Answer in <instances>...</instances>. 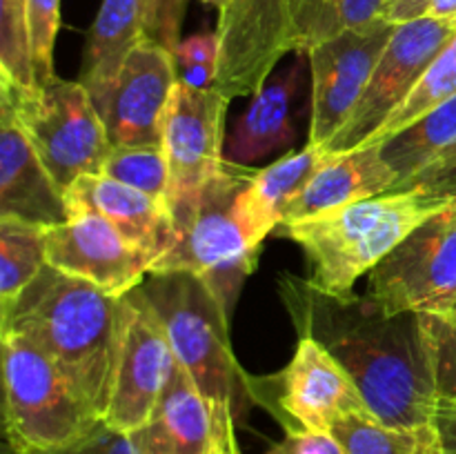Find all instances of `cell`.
Returning <instances> with one entry per match:
<instances>
[{"label":"cell","instance_id":"1","mask_svg":"<svg viewBox=\"0 0 456 454\" xmlns=\"http://www.w3.org/2000/svg\"><path fill=\"white\" fill-rule=\"evenodd\" d=\"M281 298L298 336L325 347L354 378L374 418L387 426L435 421L439 403L419 312L383 310L370 294L332 296L294 274Z\"/></svg>","mask_w":456,"mask_h":454},{"label":"cell","instance_id":"2","mask_svg":"<svg viewBox=\"0 0 456 454\" xmlns=\"http://www.w3.org/2000/svg\"><path fill=\"white\" fill-rule=\"evenodd\" d=\"M123 296L47 263L20 296L0 312V334L38 347L105 418L118 347Z\"/></svg>","mask_w":456,"mask_h":454},{"label":"cell","instance_id":"3","mask_svg":"<svg viewBox=\"0 0 456 454\" xmlns=\"http://www.w3.org/2000/svg\"><path fill=\"white\" fill-rule=\"evenodd\" d=\"M448 203L421 191H390L356 200L307 221L276 227L305 254V280L332 296L354 294V283L381 265L423 221Z\"/></svg>","mask_w":456,"mask_h":454},{"label":"cell","instance_id":"4","mask_svg":"<svg viewBox=\"0 0 456 454\" xmlns=\"http://www.w3.org/2000/svg\"><path fill=\"white\" fill-rule=\"evenodd\" d=\"M138 288L165 329L174 359L221 417L234 418L248 374L230 338V310L194 272H150Z\"/></svg>","mask_w":456,"mask_h":454},{"label":"cell","instance_id":"5","mask_svg":"<svg viewBox=\"0 0 456 454\" xmlns=\"http://www.w3.org/2000/svg\"><path fill=\"white\" fill-rule=\"evenodd\" d=\"M256 169L225 158L223 167L194 194L169 205L176 243L154 263L151 272H194L234 307L243 280L256 270L263 247L249 240L239 218V196Z\"/></svg>","mask_w":456,"mask_h":454},{"label":"cell","instance_id":"6","mask_svg":"<svg viewBox=\"0 0 456 454\" xmlns=\"http://www.w3.org/2000/svg\"><path fill=\"white\" fill-rule=\"evenodd\" d=\"M3 341L4 430L13 454L47 450L76 439L101 421L52 359L18 334Z\"/></svg>","mask_w":456,"mask_h":454},{"label":"cell","instance_id":"7","mask_svg":"<svg viewBox=\"0 0 456 454\" xmlns=\"http://www.w3.org/2000/svg\"><path fill=\"white\" fill-rule=\"evenodd\" d=\"M0 93L9 98L22 132L62 191L80 176L102 174L114 147L80 80L53 76L29 92L0 80Z\"/></svg>","mask_w":456,"mask_h":454},{"label":"cell","instance_id":"8","mask_svg":"<svg viewBox=\"0 0 456 454\" xmlns=\"http://www.w3.org/2000/svg\"><path fill=\"white\" fill-rule=\"evenodd\" d=\"M248 396L285 432H332L350 417H372L354 378L310 336H298L292 361L274 377H248Z\"/></svg>","mask_w":456,"mask_h":454},{"label":"cell","instance_id":"9","mask_svg":"<svg viewBox=\"0 0 456 454\" xmlns=\"http://www.w3.org/2000/svg\"><path fill=\"white\" fill-rule=\"evenodd\" d=\"M305 0H230L218 18L221 61L214 87L232 98L254 96L281 58L298 52Z\"/></svg>","mask_w":456,"mask_h":454},{"label":"cell","instance_id":"10","mask_svg":"<svg viewBox=\"0 0 456 454\" xmlns=\"http://www.w3.org/2000/svg\"><path fill=\"white\" fill-rule=\"evenodd\" d=\"M454 36V20H436L430 16L396 25L386 52L374 67L363 96L323 150L338 156L368 145L370 138L399 109L423 71Z\"/></svg>","mask_w":456,"mask_h":454},{"label":"cell","instance_id":"11","mask_svg":"<svg viewBox=\"0 0 456 454\" xmlns=\"http://www.w3.org/2000/svg\"><path fill=\"white\" fill-rule=\"evenodd\" d=\"M368 294L390 314L441 310L456 294V200L423 221L381 265Z\"/></svg>","mask_w":456,"mask_h":454},{"label":"cell","instance_id":"12","mask_svg":"<svg viewBox=\"0 0 456 454\" xmlns=\"http://www.w3.org/2000/svg\"><path fill=\"white\" fill-rule=\"evenodd\" d=\"M174 352L141 288L123 296L118 347L105 421L132 434L154 412L172 374Z\"/></svg>","mask_w":456,"mask_h":454},{"label":"cell","instance_id":"13","mask_svg":"<svg viewBox=\"0 0 456 454\" xmlns=\"http://www.w3.org/2000/svg\"><path fill=\"white\" fill-rule=\"evenodd\" d=\"M176 83L172 52L142 40L114 80L85 89L111 147L163 145V118Z\"/></svg>","mask_w":456,"mask_h":454},{"label":"cell","instance_id":"14","mask_svg":"<svg viewBox=\"0 0 456 454\" xmlns=\"http://www.w3.org/2000/svg\"><path fill=\"white\" fill-rule=\"evenodd\" d=\"M396 25L377 20L323 40L307 52L312 67L310 145L325 147L368 87Z\"/></svg>","mask_w":456,"mask_h":454},{"label":"cell","instance_id":"15","mask_svg":"<svg viewBox=\"0 0 456 454\" xmlns=\"http://www.w3.org/2000/svg\"><path fill=\"white\" fill-rule=\"evenodd\" d=\"M230 98L216 87L176 83L163 118V150L169 163L167 205L194 194L223 167Z\"/></svg>","mask_w":456,"mask_h":454},{"label":"cell","instance_id":"16","mask_svg":"<svg viewBox=\"0 0 456 454\" xmlns=\"http://www.w3.org/2000/svg\"><path fill=\"white\" fill-rule=\"evenodd\" d=\"M47 263L116 298L151 272V258L94 212H71L69 221L47 230Z\"/></svg>","mask_w":456,"mask_h":454},{"label":"cell","instance_id":"17","mask_svg":"<svg viewBox=\"0 0 456 454\" xmlns=\"http://www.w3.org/2000/svg\"><path fill=\"white\" fill-rule=\"evenodd\" d=\"M129 436L136 454H225L236 441L234 418L214 409L178 361L151 417Z\"/></svg>","mask_w":456,"mask_h":454},{"label":"cell","instance_id":"18","mask_svg":"<svg viewBox=\"0 0 456 454\" xmlns=\"http://www.w3.org/2000/svg\"><path fill=\"white\" fill-rule=\"evenodd\" d=\"M0 218L45 230L69 221L65 191L38 158L4 93H0Z\"/></svg>","mask_w":456,"mask_h":454},{"label":"cell","instance_id":"19","mask_svg":"<svg viewBox=\"0 0 456 454\" xmlns=\"http://www.w3.org/2000/svg\"><path fill=\"white\" fill-rule=\"evenodd\" d=\"M71 212H94L151 258V267L176 243L172 209L160 200L123 185L105 174L80 176L65 191Z\"/></svg>","mask_w":456,"mask_h":454},{"label":"cell","instance_id":"20","mask_svg":"<svg viewBox=\"0 0 456 454\" xmlns=\"http://www.w3.org/2000/svg\"><path fill=\"white\" fill-rule=\"evenodd\" d=\"M396 182H399V176L383 160L379 145L359 147L347 154L332 156L307 182L305 190L289 203L281 225L307 221V218L341 209L356 200L390 194Z\"/></svg>","mask_w":456,"mask_h":454},{"label":"cell","instance_id":"21","mask_svg":"<svg viewBox=\"0 0 456 454\" xmlns=\"http://www.w3.org/2000/svg\"><path fill=\"white\" fill-rule=\"evenodd\" d=\"M330 158L332 154L323 147L307 142L297 154L283 156L265 169H256L236 205L240 223L256 247H263L267 234H274L289 203L305 190L307 182Z\"/></svg>","mask_w":456,"mask_h":454},{"label":"cell","instance_id":"22","mask_svg":"<svg viewBox=\"0 0 456 454\" xmlns=\"http://www.w3.org/2000/svg\"><path fill=\"white\" fill-rule=\"evenodd\" d=\"M301 83V67L294 65L274 80H267L252 96L245 114L236 120L232 132L230 160L249 165L294 142L292 105Z\"/></svg>","mask_w":456,"mask_h":454},{"label":"cell","instance_id":"23","mask_svg":"<svg viewBox=\"0 0 456 454\" xmlns=\"http://www.w3.org/2000/svg\"><path fill=\"white\" fill-rule=\"evenodd\" d=\"M145 40L141 0H102L89 29L78 80L85 87L114 80L129 53Z\"/></svg>","mask_w":456,"mask_h":454},{"label":"cell","instance_id":"24","mask_svg":"<svg viewBox=\"0 0 456 454\" xmlns=\"http://www.w3.org/2000/svg\"><path fill=\"white\" fill-rule=\"evenodd\" d=\"M456 142V96L445 101L430 114L419 118L417 123L405 127L396 136L377 142L381 156L392 172L399 176V182L392 191L399 190L403 182L421 174L432 160L444 154Z\"/></svg>","mask_w":456,"mask_h":454},{"label":"cell","instance_id":"25","mask_svg":"<svg viewBox=\"0 0 456 454\" xmlns=\"http://www.w3.org/2000/svg\"><path fill=\"white\" fill-rule=\"evenodd\" d=\"M330 434L346 454H444L435 423L387 426L374 417H350Z\"/></svg>","mask_w":456,"mask_h":454},{"label":"cell","instance_id":"26","mask_svg":"<svg viewBox=\"0 0 456 454\" xmlns=\"http://www.w3.org/2000/svg\"><path fill=\"white\" fill-rule=\"evenodd\" d=\"M47 265V230L31 223L0 218V312Z\"/></svg>","mask_w":456,"mask_h":454},{"label":"cell","instance_id":"27","mask_svg":"<svg viewBox=\"0 0 456 454\" xmlns=\"http://www.w3.org/2000/svg\"><path fill=\"white\" fill-rule=\"evenodd\" d=\"M452 96H456V36L445 45L444 52L430 62V67L423 71L419 83L412 87L410 96L386 120V125L370 138L368 145H377V142L396 136V134L403 132L405 127L414 125L419 118L430 114L432 109L444 105Z\"/></svg>","mask_w":456,"mask_h":454},{"label":"cell","instance_id":"28","mask_svg":"<svg viewBox=\"0 0 456 454\" xmlns=\"http://www.w3.org/2000/svg\"><path fill=\"white\" fill-rule=\"evenodd\" d=\"M387 0H305L303 34L298 52H310L323 40L347 29L383 20Z\"/></svg>","mask_w":456,"mask_h":454},{"label":"cell","instance_id":"29","mask_svg":"<svg viewBox=\"0 0 456 454\" xmlns=\"http://www.w3.org/2000/svg\"><path fill=\"white\" fill-rule=\"evenodd\" d=\"M102 174L167 205L169 163L163 145L114 147Z\"/></svg>","mask_w":456,"mask_h":454},{"label":"cell","instance_id":"30","mask_svg":"<svg viewBox=\"0 0 456 454\" xmlns=\"http://www.w3.org/2000/svg\"><path fill=\"white\" fill-rule=\"evenodd\" d=\"M0 80L22 92L34 89L27 0H0Z\"/></svg>","mask_w":456,"mask_h":454},{"label":"cell","instance_id":"31","mask_svg":"<svg viewBox=\"0 0 456 454\" xmlns=\"http://www.w3.org/2000/svg\"><path fill=\"white\" fill-rule=\"evenodd\" d=\"M423 341L439 399H456V312H419Z\"/></svg>","mask_w":456,"mask_h":454},{"label":"cell","instance_id":"32","mask_svg":"<svg viewBox=\"0 0 456 454\" xmlns=\"http://www.w3.org/2000/svg\"><path fill=\"white\" fill-rule=\"evenodd\" d=\"M61 25V0H27V36L34 89L53 78V45Z\"/></svg>","mask_w":456,"mask_h":454},{"label":"cell","instance_id":"33","mask_svg":"<svg viewBox=\"0 0 456 454\" xmlns=\"http://www.w3.org/2000/svg\"><path fill=\"white\" fill-rule=\"evenodd\" d=\"M172 58L178 83L194 89H212L221 61V38L216 31L190 36L176 45Z\"/></svg>","mask_w":456,"mask_h":454},{"label":"cell","instance_id":"34","mask_svg":"<svg viewBox=\"0 0 456 454\" xmlns=\"http://www.w3.org/2000/svg\"><path fill=\"white\" fill-rule=\"evenodd\" d=\"M20 454H136L132 436L101 418L94 427L67 443L47 450H29Z\"/></svg>","mask_w":456,"mask_h":454},{"label":"cell","instance_id":"35","mask_svg":"<svg viewBox=\"0 0 456 454\" xmlns=\"http://www.w3.org/2000/svg\"><path fill=\"white\" fill-rule=\"evenodd\" d=\"M145 40L174 52L181 43V25L187 0H141Z\"/></svg>","mask_w":456,"mask_h":454},{"label":"cell","instance_id":"36","mask_svg":"<svg viewBox=\"0 0 456 454\" xmlns=\"http://www.w3.org/2000/svg\"><path fill=\"white\" fill-rule=\"evenodd\" d=\"M396 191H421V194L439 199L444 203L456 200V142L436 156L421 174L410 178Z\"/></svg>","mask_w":456,"mask_h":454},{"label":"cell","instance_id":"37","mask_svg":"<svg viewBox=\"0 0 456 454\" xmlns=\"http://www.w3.org/2000/svg\"><path fill=\"white\" fill-rule=\"evenodd\" d=\"M265 454H346L330 432H288Z\"/></svg>","mask_w":456,"mask_h":454},{"label":"cell","instance_id":"38","mask_svg":"<svg viewBox=\"0 0 456 454\" xmlns=\"http://www.w3.org/2000/svg\"><path fill=\"white\" fill-rule=\"evenodd\" d=\"M432 423L439 432L444 454H456V399H439Z\"/></svg>","mask_w":456,"mask_h":454},{"label":"cell","instance_id":"39","mask_svg":"<svg viewBox=\"0 0 456 454\" xmlns=\"http://www.w3.org/2000/svg\"><path fill=\"white\" fill-rule=\"evenodd\" d=\"M428 3L430 0H387L386 9H383V20L392 22V25H401V22L421 18L426 16Z\"/></svg>","mask_w":456,"mask_h":454},{"label":"cell","instance_id":"40","mask_svg":"<svg viewBox=\"0 0 456 454\" xmlns=\"http://www.w3.org/2000/svg\"><path fill=\"white\" fill-rule=\"evenodd\" d=\"M426 16L456 22V0H430L426 7Z\"/></svg>","mask_w":456,"mask_h":454},{"label":"cell","instance_id":"41","mask_svg":"<svg viewBox=\"0 0 456 454\" xmlns=\"http://www.w3.org/2000/svg\"><path fill=\"white\" fill-rule=\"evenodd\" d=\"M203 3L212 4V7L218 9V12H223V9H225L227 4H230V0H203Z\"/></svg>","mask_w":456,"mask_h":454},{"label":"cell","instance_id":"42","mask_svg":"<svg viewBox=\"0 0 456 454\" xmlns=\"http://www.w3.org/2000/svg\"><path fill=\"white\" fill-rule=\"evenodd\" d=\"M441 310H450V312H456V294H454L452 298H450L448 303H445L444 307H441Z\"/></svg>","mask_w":456,"mask_h":454},{"label":"cell","instance_id":"43","mask_svg":"<svg viewBox=\"0 0 456 454\" xmlns=\"http://www.w3.org/2000/svg\"><path fill=\"white\" fill-rule=\"evenodd\" d=\"M234 445H236V441H234V443L230 445V448H227V452H225V454H234Z\"/></svg>","mask_w":456,"mask_h":454},{"label":"cell","instance_id":"44","mask_svg":"<svg viewBox=\"0 0 456 454\" xmlns=\"http://www.w3.org/2000/svg\"><path fill=\"white\" fill-rule=\"evenodd\" d=\"M234 454H240V450H239V445H234Z\"/></svg>","mask_w":456,"mask_h":454}]
</instances>
